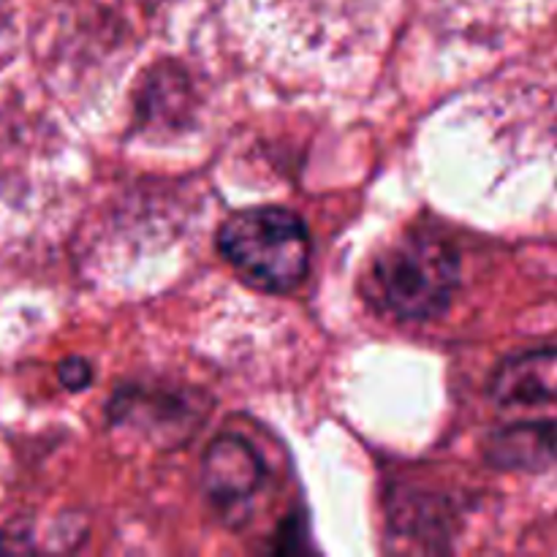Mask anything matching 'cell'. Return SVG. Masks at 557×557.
<instances>
[{
  "instance_id": "cell-6",
  "label": "cell",
  "mask_w": 557,
  "mask_h": 557,
  "mask_svg": "<svg viewBox=\"0 0 557 557\" xmlns=\"http://www.w3.org/2000/svg\"><path fill=\"white\" fill-rule=\"evenodd\" d=\"M58 379L60 384L65 386L69 392H82L90 386L92 381V368L87 359L82 357H69L58 364Z\"/></svg>"
},
{
  "instance_id": "cell-4",
  "label": "cell",
  "mask_w": 557,
  "mask_h": 557,
  "mask_svg": "<svg viewBox=\"0 0 557 557\" xmlns=\"http://www.w3.org/2000/svg\"><path fill=\"white\" fill-rule=\"evenodd\" d=\"M490 397L504 408L557 403V348L504 359L490 375Z\"/></svg>"
},
{
  "instance_id": "cell-2",
  "label": "cell",
  "mask_w": 557,
  "mask_h": 557,
  "mask_svg": "<svg viewBox=\"0 0 557 557\" xmlns=\"http://www.w3.org/2000/svg\"><path fill=\"white\" fill-rule=\"evenodd\" d=\"M381 302L403 321H430L446 313L460 283V256L438 234H406L375 259Z\"/></svg>"
},
{
  "instance_id": "cell-3",
  "label": "cell",
  "mask_w": 557,
  "mask_h": 557,
  "mask_svg": "<svg viewBox=\"0 0 557 557\" xmlns=\"http://www.w3.org/2000/svg\"><path fill=\"white\" fill-rule=\"evenodd\" d=\"M267 468L261 455L243 435L223 433L207 449L201 462V484L215 515L232 528L248 520L250 504L264 487Z\"/></svg>"
},
{
  "instance_id": "cell-1",
  "label": "cell",
  "mask_w": 557,
  "mask_h": 557,
  "mask_svg": "<svg viewBox=\"0 0 557 557\" xmlns=\"http://www.w3.org/2000/svg\"><path fill=\"white\" fill-rule=\"evenodd\" d=\"M218 250L248 286L267 294L294 292L310 267V234L283 207H248L223 221Z\"/></svg>"
},
{
  "instance_id": "cell-5",
  "label": "cell",
  "mask_w": 557,
  "mask_h": 557,
  "mask_svg": "<svg viewBox=\"0 0 557 557\" xmlns=\"http://www.w3.org/2000/svg\"><path fill=\"white\" fill-rule=\"evenodd\" d=\"M487 460L504 471H544L557 466V422H525L493 433Z\"/></svg>"
}]
</instances>
